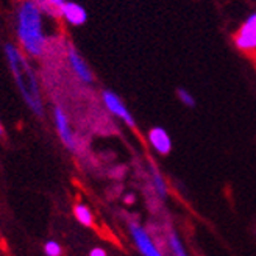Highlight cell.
Instances as JSON below:
<instances>
[{
    "label": "cell",
    "mask_w": 256,
    "mask_h": 256,
    "mask_svg": "<svg viewBox=\"0 0 256 256\" xmlns=\"http://www.w3.org/2000/svg\"><path fill=\"white\" fill-rule=\"evenodd\" d=\"M6 64L10 68V72L12 75V80H14L18 91L25 102V105L28 106V110L38 118L44 116V100L41 96V89H40V82H38L36 72L33 66L28 61V56L25 55L20 47L6 42L4 47Z\"/></svg>",
    "instance_id": "6da1fadb"
},
{
    "label": "cell",
    "mask_w": 256,
    "mask_h": 256,
    "mask_svg": "<svg viewBox=\"0 0 256 256\" xmlns=\"http://www.w3.org/2000/svg\"><path fill=\"white\" fill-rule=\"evenodd\" d=\"M16 36L22 52L28 58H41L47 48L44 14L33 0H22L16 10Z\"/></svg>",
    "instance_id": "7a4b0ae2"
},
{
    "label": "cell",
    "mask_w": 256,
    "mask_h": 256,
    "mask_svg": "<svg viewBox=\"0 0 256 256\" xmlns=\"http://www.w3.org/2000/svg\"><path fill=\"white\" fill-rule=\"evenodd\" d=\"M128 232H130V236L134 242V247L142 256H166L156 246V242L153 240L150 233L139 222L132 220L128 224Z\"/></svg>",
    "instance_id": "3957f363"
},
{
    "label": "cell",
    "mask_w": 256,
    "mask_h": 256,
    "mask_svg": "<svg viewBox=\"0 0 256 256\" xmlns=\"http://www.w3.org/2000/svg\"><path fill=\"white\" fill-rule=\"evenodd\" d=\"M102 97V104L108 110L110 114H112L114 118H118L119 120H122L126 126L134 128L136 126V119L132 114V111L128 110V106L124 104V100L114 92L111 89H104L100 94Z\"/></svg>",
    "instance_id": "277c9868"
},
{
    "label": "cell",
    "mask_w": 256,
    "mask_h": 256,
    "mask_svg": "<svg viewBox=\"0 0 256 256\" xmlns=\"http://www.w3.org/2000/svg\"><path fill=\"white\" fill-rule=\"evenodd\" d=\"M66 56H68L69 68H70L72 74L75 75V78L86 86L94 84V74H92L91 68H89V64L86 62V60L82 56L78 50H76V47H74L72 44H68Z\"/></svg>",
    "instance_id": "5b68a950"
},
{
    "label": "cell",
    "mask_w": 256,
    "mask_h": 256,
    "mask_svg": "<svg viewBox=\"0 0 256 256\" xmlns=\"http://www.w3.org/2000/svg\"><path fill=\"white\" fill-rule=\"evenodd\" d=\"M54 122H55L56 133L61 139V142L64 144V147L75 153L76 150H78V142H76L75 133L70 126V120L68 118V112L64 111L62 106L54 108Z\"/></svg>",
    "instance_id": "8992f818"
},
{
    "label": "cell",
    "mask_w": 256,
    "mask_h": 256,
    "mask_svg": "<svg viewBox=\"0 0 256 256\" xmlns=\"http://www.w3.org/2000/svg\"><path fill=\"white\" fill-rule=\"evenodd\" d=\"M58 18L64 19L72 27H82L88 22V11L83 5L72 2V0H66V4L58 11Z\"/></svg>",
    "instance_id": "52a82bcc"
},
{
    "label": "cell",
    "mask_w": 256,
    "mask_h": 256,
    "mask_svg": "<svg viewBox=\"0 0 256 256\" xmlns=\"http://www.w3.org/2000/svg\"><path fill=\"white\" fill-rule=\"evenodd\" d=\"M147 140L150 147L155 150L158 155H169L172 152V138L169 132L162 126H153L147 133Z\"/></svg>",
    "instance_id": "ba28073f"
},
{
    "label": "cell",
    "mask_w": 256,
    "mask_h": 256,
    "mask_svg": "<svg viewBox=\"0 0 256 256\" xmlns=\"http://www.w3.org/2000/svg\"><path fill=\"white\" fill-rule=\"evenodd\" d=\"M234 46L242 52H256V28L242 22L234 34Z\"/></svg>",
    "instance_id": "9c48e42d"
},
{
    "label": "cell",
    "mask_w": 256,
    "mask_h": 256,
    "mask_svg": "<svg viewBox=\"0 0 256 256\" xmlns=\"http://www.w3.org/2000/svg\"><path fill=\"white\" fill-rule=\"evenodd\" d=\"M150 182H152V188L155 190V196L160 200H168L169 197V186L168 182H166L164 175L161 174V170L156 168V166L150 164Z\"/></svg>",
    "instance_id": "30bf717a"
},
{
    "label": "cell",
    "mask_w": 256,
    "mask_h": 256,
    "mask_svg": "<svg viewBox=\"0 0 256 256\" xmlns=\"http://www.w3.org/2000/svg\"><path fill=\"white\" fill-rule=\"evenodd\" d=\"M166 242H168L170 256H189V253L184 248L183 240L180 239V236H178L175 230H169V232L166 233Z\"/></svg>",
    "instance_id": "8fae6325"
},
{
    "label": "cell",
    "mask_w": 256,
    "mask_h": 256,
    "mask_svg": "<svg viewBox=\"0 0 256 256\" xmlns=\"http://www.w3.org/2000/svg\"><path fill=\"white\" fill-rule=\"evenodd\" d=\"M74 216H75V219L78 220V224H82L83 226H92L94 225L92 211L89 210V206L84 203H76L75 204V206H74Z\"/></svg>",
    "instance_id": "7c38bea8"
},
{
    "label": "cell",
    "mask_w": 256,
    "mask_h": 256,
    "mask_svg": "<svg viewBox=\"0 0 256 256\" xmlns=\"http://www.w3.org/2000/svg\"><path fill=\"white\" fill-rule=\"evenodd\" d=\"M176 98L182 102V105L186 108H196L197 100L190 91H188L186 88H176Z\"/></svg>",
    "instance_id": "4fadbf2b"
},
{
    "label": "cell",
    "mask_w": 256,
    "mask_h": 256,
    "mask_svg": "<svg viewBox=\"0 0 256 256\" xmlns=\"http://www.w3.org/2000/svg\"><path fill=\"white\" fill-rule=\"evenodd\" d=\"M44 253H46V256H61L62 254V247L60 246L58 240L48 239L44 244Z\"/></svg>",
    "instance_id": "5bb4252c"
},
{
    "label": "cell",
    "mask_w": 256,
    "mask_h": 256,
    "mask_svg": "<svg viewBox=\"0 0 256 256\" xmlns=\"http://www.w3.org/2000/svg\"><path fill=\"white\" fill-rule=\"evenodd\" d=\"M34 5L41 10V12L44 16H48V18H58V12L50 6V4L47 2V0H33Z\"/></svg>",
    "instance_id": "9a60e30c"
},
{
    "label": "cell",
    "mask_w": 256,
    "mask_h": 256,
    "mask_svg": "<svg viewBox=\"0 0 256 256\" xmlns=\"http://www.w3.org/2000/svg\"><path fill=\"white\" fill-rule=\"evenodd\" d=\"M89 256H108L106 250L102 247H94L91 252H89Z\"/></svg>",
    "instance_id": "2e32d148"
},
{
    "label": "cell",
    "mask_w": 256,
    "mask_h": 256,
    "mask_svg": "<svg viewBox=\"0 0 256 256\" xmlns=\"http://www.w3.org/2000/svg\"><path fill=\"white\" fill-rule=\"evenodd\" d=\"M47 2L50 4V6H52L56 12L60 11V8L64 5V4H66V0H47Z\"/></svg>",
    "instance_id": "e0dca14e"
},
{
    "label": "cell",
    "mask_w": 256,
    "mask_h": 256,
    "mask_svg": "<svg viewBox=\"0 0 256 256\" xmlns=\"http://www.w3.org/2000/svg\"><path fill=\"white\" fill-rule=\"evenodd\" d=\"M244 24H247V25H250V27L256 28V11H253L252 14L247 16V19L244 20Z\"/></svg>",
    "instance_id": "ac0fdd59"
},
{
    "label": "cell",
    "mask_w": 256,
    "mask_h": 256,
    "mask_svg": "<svg viewBox=\"0 0 256 256\" xmlns=\"http://www.w3.org/2000/svg\"><path fill=\"white\" fill-rule=\"evenodd\" d=\"M124 202H125V204H133V203L136 202V197H134V194H125V197H124Z\"/></svg>",
    "instance_id": "d6986e66"
},
{
    "label": "cell",
    "mask_w": 256,
    "mask_h": 256,
    "mask_svg": "<svg viewBox=\"0 0 256 256\" xmlns=\"http://www.w3.org/2000/svg\"><path fill=\"white\" fill-rule=\"evenodd\" d=\"M4 134V125H2V122H0V136Z\"/></svg>",
    "instance_id": "ffe728a7"
}]
</instances>
